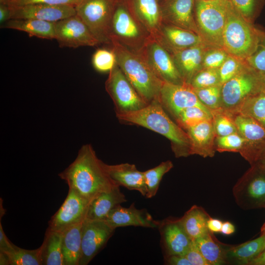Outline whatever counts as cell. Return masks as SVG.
Listing matches in <instances>:
<instances>
[{
    "mask_svg": "<svg viewBox=\"0 0 265 265\" xmlns=\"http://www.w3.org/2000/svg\"><path fill=\"white\" fill-rule=\"evenodd\" d=\"M58 176L69 188L89 202L99 193L118 186L109 177L105 163L88 144L82 146L74 161Z\"/></svg>",
    "mask_w": 265,
    "mask_h": 265,
    "instance_id": "6da1fadb",
    "label": "cell"
},
{
    "mask_svg": "<svg viewBox=\"0 0 265 265\" xmlns=\"http://www.w3.org/2000/svg\"><path fill=\"white\" fill-rule=\"evenodd\" d=\"M116 114L120 120L142 126L166 137L171 141L176 157L191 155V142L187 132L170 118L159 100L139 110Z\"/></svg>",
    "mask_w": 265,
    "mask_h": 265,
    "instance_id": "7a4b0ae2",
    "label": "cell"
},
{
    "mask_svg": "<svg viewBox=\"0 0 265 265\" xmlns=\"http://www.w3.org/2000/svg\"><path fill=\"white\" fill-rule=\"evenodd\" d=\"M110 46L115 54L117 65L143 100L148 104L159 100L163 81L144 57L116 41H111Z\"/></svg>",
    "mask_w": 265,
    "mask_h": 265,
    "instance_id": "3957f363",
    "label": "cell"
},
{
    "mask_svg": "<svg viewBox=\"0 0 265 265\" xmlns=\"http://www.w3.org/2000/svg\"><path fill=\"white\" fill-rule=\"evenodd\" d=\"M151 35L137 19L126 0H119L110 29V39L141 55Z\"/></svg>",
    "mask_w": 265,
    "mask_h": 265,
    "instance_id": "277c9868",
    "label": "cell"
},
{
    "mask_svg": "<svg viewBox=\"0 0 265 265\" xmlns=\"http://www.w3.org/2000/svg\"><path fill=\"white\" fill-rule=\"evenodd\" d=\"M260 35L233 5L223 31L222 48L229 54L245 60L256 49Z\"/></svg>",
    "mask_w": 265,
    "mask_h": 265,
    "instance_id": "5b68a950",
    "label": "cell"
},
{
    "mask_svg": "<svg viewBox=\"0 0 265 265\" xmlns=\"http://www.w3.org/2000/svg\"><path fill=\"white\" fill-rule=\"evenodd\" d=\"M232 6L230 0H196L195 21L209 45L222 48V33Z\"/></svg>",
    "mask_w": 265,
    "mask_h": 265,
    "instance_id": "8992f818",
    "label": "cell"
},
{
    "mask_svg": "<svg viewBox=\"0 0 265 265\" xmlns=\"http://www.w3.org/2000/svg\"><path fill=\"white\" fill-rule=\"evenodd\" d=\"M119 0H81L76 14L84 22L100 44L111 45V21Z\"/></svg>",
    "mask_w": 265,
    "mask_h": 265,
    "instance_id": "52a82bcc",
    "label": "cell"
},
{
    "mask_svg": "<svg viewBox=\"0 0 265 265\" xmlns=\"http://www.w3.org/2000/svg\"><path fill=\"white\" fill-rule=\"evenodd\" d=\"M260 74L247 64L240 72L223 84L221 108L234 110L247 98L260 93Z\"/></svg>",
    "mask_w": 265,
    "mask_h": 265,
    "instance_id": "ba28073f",
    "label": "cell"
},
{
    "mask_svg": "<svg viewBox=\"0 0 265 265\" xmlns=\"http://www.w3.org/2000/svg\"><path fill=\"white\" fill-rule=\"evenodd\" d=\"M105 88L115 105L116 113L136 111L148 105L117 64L109 72Z\"/></svg>",
    "mask_w": 265,
    "mask_h": 265,
    "instance_id": "9c48e42d",
    "label": "cell"
},
{
    "mask_svg": "<svg viewBox=\"0 0 265 265\" xmlns=\"http://www.w3.org/2000/svg\"><path fill=\"white\" fill-rule=\"evenodd\" d=\"M251 166L233 188L236 203L245 210L265 208V173Z\"/></svg>",
    "mask_w": 265,
    "mask_h": 265,
    "instance_id": "30bf717a",
    "label": "cell"
},
{
    "mask_svg": "<svg viewBox=\"0 0 265 265\" xmlns=\"http://www.w3.org/2000/svg\"><path fill=\"white\" fill-rule=\"evenodd\" d=\"M141 55L162 81L174 84L186 83L170 52L156 38H150Z\"/></svg>",
    "mask_w": 265,
    "mask_h": 265,
    "instance_id": "8fae6325",
    "label": "cell"
},
{
    "mask_svg": "<svg viewBox=\"0 0 265 265\" xmlns=\"http://www.w3.org/2000/svg\"><path fill=\"white\" fill-rule=\"evenodd\" d=\"M55 39L61 48L93 47L100 44L86 25L77 14L55 23Z\"/></svg>",
    "mask_w": 265,
    "mask_h": 265,
    "instance_id": "7c38bea8",
    "label": "cell"
},
{
    "mask_svg": "<svg viewBox=\"0 0 265 265\" xmlns=\"http://www.w3.org/2000/svg\"><path fill=\"white\" fill-rule=\"evenodd\" d=\"M233 117L238 132L246 142L241 155L253 166L265 153V128L251 117L240 113Z\"/></svg>",
    "mask_w": 265,
    "mask_h": 265,
    "instance_id": "4fadbf2b",
    "label": "cell"
},
{
    "mask_svg": "<svg viewBox=\"0 0 265 265\" xmlns=\"http://www.w3.org/2000/svg\"><path fill=\"white\" fill-rule=\"evenodd\" d=\"M115 229L104 220L83 222L79 265H87L106 246Z\"/></svg>",
    "mask_w": 265,
    "mask_h": 265,
    "instance_id": "5bb4252c",
    "label": "cell"
},
{
    "mask_svg": "<svg viewBox=\"0 0 265 265\" xmlns=\"http://www.w3.org/2000/svg\"><path fill=\"white\" fill-rule=\"evenodd\" d=\"M89 203L69 188L63 203L49 221L48 228L62 233L70 227L83 222L86 219Z\"/></svg>",
    "mask_w": 265,
    "mask_h": 265,
    "instance_id": "9a60e30c",
    "label": "cell"
},
{
    "mask_svg": "<svg viewBox=\"0 0 265 265\" xmlns=\"http://www.w3.org/2000/svg\"><path fill=\"white\" fill-rule=\"evenodd\" d=\"M159 100L163 107L175 117L181 111L189 107L198 106L210 110L200 101L193 88L187 83L174 84L163 82Z\"/></svg>",
    "mask_w": 265,
    "mask_h": 265,
    "instance_id": "2e32d148",
    "label": "cell"
},
{
    "mask_svg": "<svg viewBox=\"0 0 265 265\" xmlns=\"http://www.w3.org/2000/svg\"><path fill=\"white\" fill-rule=\"evenodd\" d=\"M10 19H32L55 23L76 14L75 7L43 3L10 6Z\"/></svg>",
    "mask_w": 265,
    "mask_h": 265,
    "instance_id": "e0dca14e",
    "label": "cell"
},
{
    "mask_svg": "<svg viewBox=\"0 0 265 265\" xmlns=\"http://www.w3.org/2000/svg\"><path fill=\"white\" fill-rule=\"evenodd\" d=\"M164 256L185 255L192 240L184 230L180 218L168 217L158 227Z\"/></svg>",
    "mask_w": 265,
    "mask_h": 265,
    "instance_id": "ac0fdd59",
    "label": "cell"
},
{
    "mask_svg": "<svg viewBox=\"0 0 265 265\" xmlns=\"http://www.w3.org/2000/svg\"><path fill=\"white\" fill-rule=\"evenodd\" d=\"M160 5L163 22L200 34L193 15L194 0H166Z\"/></svg>",
    "mask_w": 265,
    "mask_h": 265,
    "instance_id": "d6986e66",
    "label": "cell"
},
{
    "mask_svg": "<svg viewBox=\"0 0 265 265\" xmlns=\"http://www.w3.org/2000/svg\"><path fill=\"white\" fill-rule=\"evenodd\" d=\"M115 229L119 227L129 226L145 228H158L160 221L155 220L145 209H137L134 203L128 207L119 205L112 209L104 220Z\"/></svg>",
    "mask_w": 265,
    "mask_h": 265,
    "instance_id": "ffe728a7",
    "label": "cell"
},
{
    "mask_svg": "<svg viewBox=\"0 0 265 265\" xmlns=\"http://www.w3.org/2000/svg\"><path fill=\"white\" fill-rule=\"evenodd\" d=\"M154 38L168 50H181L199 45L208 44L200 34L164 22Z\"/></svg>",
    "mask_w": 265,
    "mask_h": 265,
    "instance_id": "44dd1931",
    "label": "cell"
},
{
    "mask_svg": "<svg viewBox=\"0 0 265 265\" xmlns=\"http://www.w3.org/2000/svg\"><path fill=\"white\" fill-rule=\"evenodd\" d=\"M209 46L205 44L181 50L167 49L185 82L189 83L195 74L203 68L204 54Z\"/></svg>",
    "mask_w": 265,
    "mask_h": 265,
    "instance_id": "7402d4cb",
    "label": "cell"
},
{
    "mask_svg": "<svg viewBox=\"0 0 265 265\" xmlns=\"http://www.w3.org/2000/svg\"><path fill=\"white\" fill-rule=\"evenodd\" d=\"M191 142V155L204 158L214 156L215 132L212 119L204 121L186 129Z\"/></svg>",
    "mask_w": 265,
    "mask_h": 265,
    "instance_id": "603a6c76",
    "label": "cell"
},
{
    "mask_svg": "<svg viewBox=\"0 0 265 265\" xmlns=\"http://www.w3.org/2000/svg\"><path fill=\"white\" fill-rule=\"evenodd\" d=\"M110 178L118 186L138 191L146 197L147 191L143 172L139 171L133 164L124 163L115 165L105 163Z\"/></svg>",
    "mask_w": 265,
    "mask_h": 265,
    "instance_id": "cb8c5ba5",
    "label": "cell"
},
{
    "mask_svg": "<svg viewBox=\"0 0 265 265\" xmlns=\"http://www.w3.org/2000/svg\"><path fill=\"white\" fill-rule=\"evenodd\" d=\"M134 15L147 30L155 37L163 23L159 0H126Z\"/></svg>",
    "mask_w": 265,
    "mask_h": 265,
    "instance_id": "d4e9b609",
    "label": "cell"
},
{
    "mask_svg": "<svg viewBox=\"0 0 265 265\" xmlns=\"http://www.w3.org/2000/svg\"><path fill=\"white\" fill-rule=\"evenodd\" d=\"M126 201L125 195L121 191L119 186L101 192L90 202L86 219L104 220L112 209Z\"/></svg>",
    "mask_w": 265,
    "mask_h": 265,
    "instance_id": "484cf974",
    "label": "cell"
},
{
    "mask_svg": "<svg viewBox=\"0 0 265 265\" xmlns=\"http://www.w3.org/2000/svg\"><path fill=\"white\" fill-rule=\"evenodd\" d=\"M2 28L22 31L29 36L44 39H55V23L32 19H10Z\"/></svg>",
    "mask_w": 265,
    "mask_h": 265,
    "instance_id": "4316f807",
    "label": "cell"
},
{
    "mask_svg": "<svg viewBox=\"0 0 265 265\" xmlns=\"http://www.w3.org/2000/svg\"><path fill=\"white\" fill-rule=\"evenodd\" d=\"M84 221L62 232V248L64 265H79Z\"/></svg>",
    "mask_w": 265,
    "mask_h": 265,
    "instance_id": "83f0119b",
    "label": "cell"
},
{
    "mask_svg": "<svg viewBox=\"0 0 265 265\" xmlns=\"http://www.w3.org/2000/svg\"><path fill=\"white\" fill-rule=\"evenodd\" d=\"M210 217L203 208L194 205L180 218V221L189 238L194 240L210 232L207 226Z\"/></svg>",
    "mask_w": 265,
    "mask_h": 265,
    "instance_id": "f1b7e54d",
    "label": "cell"
},
{
    "mask_svg": "<svg viewBox=\"0 0 265 265\" xmlns=\"http://www.w3.org/2000/svg\"><path fill=\"white\" fill-rule=\"evenodd\" d=\"M265 249V234L240 244L229 247L227 263L248 265L249 263Z\"/></svg>",
    "mask_w": 265,
    "mask_h": 265,
    "instance_id": "f546056e",
    "label": "cell"
},
{
    "mask_svg": "<svg viewBox=\"0 0 265 265\" xmlns=\"http://www.w3.org/2000/svg\"><path fill=\"white\" fill-rule=\"evenodd\" d=\"M62 239V232L47 228L40 246L42 265H64Z\"/></svg>",
    "mask_w": 265,
    "mask_h": 265,
    "instance_id": "4dcf8cb0",
    "label": "cell"
},
{
    "mask_svg": "<svg viewBox=\"0 0 265 265\" xmlns=\"http://www.w3.org/2000/svg\"><path fill=\"white\" fill-rule=\"evenodd\" d=\"M209 265H220L227 263V250L210 232L194 240Z\"/></svg>",
    "mask_w": 265,
    "mask_h": 265,
    "instance_id": "1f68e13d",
    "label": "cell"
},
{
    "mask_svg": "<svg viewBox=\"0 0 265 265\" xmlns=\"http://www.w3.org/2000/svg\"><path fill=\"white\" fill-rule=\"evenodd\" d=\"M249 116L265 128V93L249 96L234 111Z\"/></svg>",
    "mask_w": 265,
    "mask_h": 265,
    "instance_id": "d6a6232c",
    "label": "cell"
},
{
    "mask_svg": "<svg viewBox=\"0 0 265 265\" xmlns=\"http://www.w3.org/2000/svg\"><path fill=\"white\" fill-rule=\"evenodd\" d=\"M173 167L172 162L168 160L143 172L147 191L146 198H151L156 195L162 177Z\"/></svg>",
    "mask_w": 265,
    "mask_h": 265,
    "instance_id": "836d02e7",
    "label": "cell"
},
{
    "mask_svg": "<svg viewBox=\"0 0 265 265\" xmlns=\"http://www.w3.org/2000/svg\"><path fill=\"white\" fill-rule=\"evenodd\" d=\"M176 118L179 125L186 130L204 121L212 119V114L210 110L192 106L181 111Z\"/></svg>",
    "mask_w": 265,
    "mask_h": 265,
    "instance_id": "e575fe53",
    "label": "cell"
},
{
    "mask_svg": "<svg viewBox=\"0 0 265 265\" xmlns=\"http://www.w3.org/2000/svg\"><path fill=\"white\" fill-rule=\"evenodd\" d=\"M7 255L10 265H42L40 247L28 250L15 245L13 251Z\"/></svg>",
    "mask_w": 265,
    "mask_h": 265,
    "instance_id": "d590c367",
    "label": "cell"
},
{
    "mask_svg": "<svg viewBox=\"0 0 265 265\" xmlns=\"http://www.w3.org/2000/svg\"><path fill=\"white\" fill-rule=\"evenodd\" d=\"M222 109L211 111L215 134L217 136H224L238 132L233 118L227 111Z\"/></svg>",
    "mask_w": 265,
    "mask_h": 265,
    "instance_id": "8d00e7d4",
    "label": "cell"
},
{
    "mask_svg": "<svg viewBox=\"0 0 265 265\" xmlns=\"http://www.w3.org/2000/svg\"><path fill=\"white\" fill-rule=\"evenodd\" d=\"M222 85L193 88L200 101L211 111L221 108Z\"/></svg>",
    "mask_w": 265,
    "mask_h": 265,
    "instance_id": "74e56055",
    "label": "cell"
},
{
    "mask_svg": "<svg viewBox=\"0 0 265 265\" xmlns=\"http://www.w3.org/2000/svg\"><path fill=\"white\" fill-rule=\"evenodd\" d=\"M92 63L97 71L109 73L117 64L115 54L111 48L99 49L92 55Z\"/></svg>",
    "mask_w": 265,
    "mask_h": 265,
    "instance_id": "f35d334b",
    "label": "cell"
},
{
    "mask_svg": "<svg viewBox=\"0 0 265 265\" xmlns=\"http://www.w3.org/2000/svg\"><path fill=\"white\" fill-rule=\"evenodd\" d=\"M245 146V140L238 132L224 136H217L216 139L215 149L220 152H239L241 154Z\"/></svg>",
    "mask_w": 265,
    "mask_h": 265,
    "instance_id": "ab89813d",
    "label": "cell"
},
{
    "mask_svg": "<svg viewBox=\"0 0 265 265\" xmlns=\"http://www.w3.org/2000/svg\"><path fill=\"white\" fill-rule=\"evenodd\" d=\"M189 84L193 88H203L221 84L218 69L202 68L195 74Z\"/></svg>",
    "mask_w": 265,
    "mask_h": 265,
    "instance_id": "60d3db41",
    "label": "cell"
},
{
    "mask_svg": "<svg viewBox=\"0 0 265 265\" xmlns=\"http://www.w3.org/2000/svg\"><path fill=\"white\" fill-rule=\"evenodd\" d=\"M242 60L229 54L218 68L220 82L222 85L243 69L246 65Z\"/></svg>",
    "mask_w": 265,
    "mask_h": 265,
    "instance_id": "b9f144b4",
    "label": "cell"
},
{
    "mask_svg": "<svg viewBox=\"0 0 265 265\" xmlns=\"http://www.w3.org/2000/svg\"><path fill=\"white\" fill-rule=\"evenodd\" d=\"M229 55L222 48L209 47L204 54L203 68L218 69Z\"/></svg>",
    "mask_w": 265,
    "mask_h": 265,
    "instance_id": "7bdbcfd3",
    "label": "cell"
},
{
    "mask_svg": "<svg viewBox=\"0 0 265 265\" xmlns=\"http://www.w3.org/2000/svg\"><path fill=\"white\" fill-rule=\"evenodd\" d=\"M245 61L251 68L259 72L265 73V35L260 33L259 42L256 49Z\"/></svg>",
    "mask_w": 265,
    "mask_h": 265,
    "instance_id": "ee69618b",
    "label": "cell"
},
{
    "mask_svg": "<svg viewBox=\"0 0 265 265\" xmlns=\"http://www.w3.org/2000/svg\"><path fill=\"white\" fill-rule=\"evenodd\" d=\"M235 8L246 20L250 19L255 11L258 0H230Z\"/></svg>",
    "mask_w": 265,
    "mask_h": 265,
    "instance_id": "f6af8a7d",
    "label": "cell"
},
{
    "mask_svg": "<svg viewBox=\"0 0 265 265\" xmlns=\"http://www.w3.org/2000/svg\"><path fill=\"white\" fill-rule=\"evenodd\" d=\"M81 0H13L10 6H19L34 3L51 5H70L76 7Z\"/></svg>",
    "mask_w": 265,
    "mask_h": 265,
    "instance_id": "bcb514c9",
    "label": "cell"
},
{
    "mask_svg": "<svg viewBox=\"0 0 265 265\" xmlns=\"http://www.w3.org/2000/svg\"><path fill=\"white\" fill-rule=\"evenodd\" d=\"M184 256L191 265H209L194 240H192Z\"/></svg>",
    "mask_w": 265,
    "mask_h": 265,
    "instance_id": "7dc6e473",
    "label": "cell"
},
{
    "mask_svg": "<svg viewBox=\"0 0 265 265\" xmlns=\"http://www.w3.org/2000/svg\"><path fill=\"white\" fill-rule=\"evenodd\" d=\"M15 244L7 238L2 228L0 220V251L7 254H10L14 249Z\"/></svg>",
    "mask_w": 265,
    "mask_h": 265,
    "instance_id": "c3c4849f",
    "label": "cell"
},
{
    "mask_svg": "<svg viewBox=\"0 0 265 265\" xmlns=\"http://www.w3.org/2000/svg\"><path fill=\"white\" fill-rule=\"evenodd\" d=\"M164 263L169 265H191L184 255H172L164 256Z\"/></svg>",
    "mask_w": 265,
    "mask_h": 265,
    "instance_id": "681fc988",
    "label": "cell"
},
{
    "mask_svg": "<svg viewBox=\"0 0 265 265\" xmlns=\"http://www.w3.org/2000/svg\"><path fill=\"white\" fill-rule=\"evenodd\" d=\"M10 8L9 5L0 3V24L1 26L10 19Z\"/></svg>",
    "mask_w": 265,
    "mask_h": 265,
    "instance_id": "f907efd6",
    "label": "cell"
},
{
    "mask_svg": "<svg viewBox=\"0 0 265 265\" xmlns=\"http://www.w3.org/2000/svg\"><path fill=\"white\" fill-rule=\"evenodd\" d=\"M223 222L216 218L210 217L208 220L207 226L209 230L212 233L221 232Z\"/></svg>",
    "mask_w": 265,
    "mask_h": 265,
    "instance_id": "816d5d0a",
    "label": "cell"
},
{
    "mask_svg": "<svg viewBox=\"0 0 265 265\" xmlns=\"http://www.w3.org/2000/svg\"><path fill=\"white\" fill-rule=\"evenodd\" d=\"M235 227L229 221H225L222 223L220 233L225 235H230L235 232Z\"/></svg>",
    "mask_w": 265,
    "mask_h": 265,
    "instance_id": "f5cc1de1",
    "label": "cell"
},
{
    "mask_svg": "<svg viewBox=\"0 0 265 265\" xmlns=\"http://www.w3.org/2000/svg\"><path fill=\"white\" fill-rule=\"evenodd\" d=\"M248 265H265V249L251 260Z\"/></svg>",
    "mask_w": 265,
    "mask_h": 265,
    "instance_id": "db71d44e",
    "label": "cell"
},
{
    "mask_svg": "<svg viewBox=\"0 0 265 265\" xmlns=\"http://www.w3.org/2000/svg\"><path fill=\"white\" fill-rule=\"evenodd\" d=\"M0 265H10L9 259L7 254L0 251Z\"/></svg>",
    "mask_w": 265,
    "mask_h": 265,
    "instance_id": "11a10c76",
    "label": "cell"
},
{
    "mask_svg": "<svg viewBox=\"0 0 265 265\" xmlns=\"http://www.w3.org/2000/svg\"><path fill=\"white\" fill-rule=\"evenodd\" d=\"M253 166H256L262 170H265V153Z\"/></svg>",
    "mask_w": 265,
    "mask_h": 265,
    "instance_id": "9f6ffc18",
    "label": "cell"
},
{
    "mask_svg": "<svg viewBox=\"0 0 265 265\" xmlns=\"http://www.w3.org/2000/svg\"><path fill=\"white\" fill-rule=\"evenodd\" d=\"M260 92L265 93V73L260 74Z\"/></svg>",
    "mask_w": 265,
    "mask_h": 265,
    "instance_id": "6f0895ef",
    "label": "cell"
},
{
    "mask_svg": "<svg viewBox=\"0 0 265 265\" xmlns=\"http://www.w3.org/2000/svg\"><path fill=\"white\" fill-rule=\"evenodd\" d=\"M13 0H0V3L9 4Z\"/></svg>",
    "mask_w": 265,
    "mask_h": 265,
    "instance_id": "680465c9",
    "label": "cell"
},
{
    "mask_svg": "<svg viewBox=\"0 0 265 265\" xmlns=\"http://www.w3.org/2000/svg\"><path fill=\"white\" fill-rule=\"evenodd\" d=\"M265 232V222L262 225L261 229V234Z\"/></svg>",
    "mask_w": 265,
    "mask_h": 265,
    "instance_id": "91938a15",
    "label": "cell"
},
{
    "mask_svg": "<svg viewBox=\"0 0 265 265\" xmlns=\"http://www.w3.org/2000/svg\"><path fill=\"white\" fill-rule=\"evenodd\" d=\"M159 0V3H161V2H162L164 1H165L166 0Z\"/></svg>",
    "mask_w": 265,
    "mask_h": 265,
    "instance_id": "94428289",
    "label": "cell"
},
{
    "mask_svg": "<svg viewBox=\"0 0 265 265\" xmlns=\"http://www.w3.org/2000/svg\"><path fill=\"white\" fill-rule=\"evenodd\" d=\"M262 234H265V232H264L263 233L261 234V235H262Z\"/></svg>",
    "mask_w": 265,
    "mask_h": 265,
    "instance_id": "6125c7cd",
    "label": "cell"
},
{
    "mask_svg": "<svg viewBox=\"0 0 265 265\" xmlns=\"http://www.w3.org/2000/svg\"><path fill=\"white\" fill-rule=\"evenodd\" d=\"M263 171H264V172H265V170H263Z\"/></svg>",
    "mask_w": 265,
    "mask_h": 265,
    "instance_id": "be15d7a7",
    "label": "cell"
},
{
    "mask_svg": "<svg viewBox=\"0 0 265 265\" xmlns=\"http://www.w3.org/2000/svg\"></svg>",
    "mask_w": 265,
    "mask_h": 265,
    "instance_id": "e7e4bbea",
    "label": "cell"
}]
</instances>
